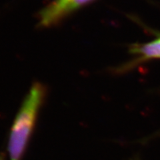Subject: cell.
<instances>
[{
	"label": "cell",
	"mask_w": 160,
	"mask_h": 160,
	"mask_svg": "<svg viewBox=\"0 0 160 160\" xmlns=\"http://www.w3.org/2000/svg\"><path fill=\"white\" fill-rule=\"evenodd\" d=\"M93 0H54L39 14V25L49 27Z\"/></svg>",
	"instance_id": "cell-2"
},
{
	"label": "cell",
	"mask_w": 160,
	"mask_h": 160,
	"mask_svg": "<svg viewBox=\"0 0 160 160\" xmlns=\"http://www.w3.org/2000/svg\"><path fill=\"white\" fill-rule=\"evenodd\" d=\"M131 52L139 55L143 61L146 59H160V38L144 44H137L131 48Z\"/></svg>",
	"instance_id": "cell-3"
},
{
	"label": "cell",
	"mask_w": 160,
	"mask_h": 160,
	"mask_svg": "<svg viewBox=\"0 0 160 160\" xmlns=\"http://www.w3.org/2000/svg\"><path fill=\"white\" fill-rule=\"evenodd\" d=\"M46 96V87L39 82L34 83L26 95L9 134L8 152L10 160L22 159Z\"/></svg>",
	"instance_id": "cell-1"
},
{
	"label": "cell",
	"mask_w": 160,
	"mask_h": 160,
	"mask_svg": "<svg viewBox=\"0 0 160 160\" xmlns=\"http://www.w3.org/2000/svg\"><path fill=\"white\" fill-rule=\"evenodd\" d=\"M0 160H4V155L3 154H0Z\"/></svg>",
	"instance_id": "cell-4"
}]
</instances>
